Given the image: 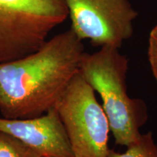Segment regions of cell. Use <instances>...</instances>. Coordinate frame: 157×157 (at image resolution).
I'll list each match as a JSON object with an SVG mask.
<instances>
[{
    "label": "cell",
    "instance_id": "6da1fadb",
    "mask_svg": "<svg viewBox=\"0 0 157 157\" xmlns=\"http://www.w3.org/2000/svg\"><path fill=\"white\" fill-rule=\"evenodd\" d=\"M84 52L82 40L70 28L32 53L0 63L2 116L32 119L55 108L78 72Z\"/></svg>",
    "mask_w": 157,
    "mask_h": 157
},
{
    "label": "cell",
    "instance_id": "7a4b0ae2",
    "mask_svg": "<svg viewBox=\"0 0 157 157\" xmlns=\"http://www.w3.org/2000/svg\"><path fill=\"white\" fill-rule=\"evenodd\" d=\"M128 69V58L111 46L101 47L93 53L84 52L78 69L101 96L116 143L126 147L140 137V129L148 118L146 103L127 93Z\"/></svg>",
    "mask_w": 157,
    "mask_h": 157
},
{
    "label": "cell",
    "instance_id": "3957f363",
    "mask_svg": "<svg viewBox=\"0 0 157 157\" xmlns=\"http://www.w3.org/2000/svg\"><path fill=\"white\" fill-rule=\"evenodd\" d=\"M68 17L65 0H0V63L35 52Z\"/></svg>",
    "mask_w": 157,
    "mask_h": 157
},
{
    "label": "cell",
    "instance_id": "277c9868",
    "mask_svg": "<svg viewBox=\"0 0 157 157\" xmlns=\"http://www.w3.org/2000/svg\"><path fill=\"white\" fill-rule=\"evenodd\" d=\"M95 90L79 72L55 105L74 157H108L109 121Z\"/></svg>",
    "mask_w": 157,
    "mask_h": 157
},
{
    "label": "cell",
    "instance_id": "5b68a950",
    "mask_svg": "<svg viewBox=\"0 0 157 157\" xmlns=\"http://www.w3.org/2000/svg\"><path fill=\"white\" fill-rule=\"evenodd\" d=\"M71 29L95 47L120 48L133 34L138 15L129 0H65Z\"/></svg>",
    "mask_w": 157,
    "mask_h": 157
},
{
    "label": "cell",
    "instance_id": "8992f818",
    "mask_svg": "<svg viewBox=\"0 0 157 157\" xmlns=\"http://www.w3.org/2000/svg\"><path fill=\"white\" fill-rule=\"evenodd\" d=\"M0 132L25 143L43 156L74 157L55 108L32 119L0 117Z\"/></svg>",
    "mask_w": 157,
    "mask_h": 157
},
{
    "label": "cell",
    "instance_id": "52a82bcc",
    "mask_svg": "<svg viewBox=\"0 0 157 157\" xmlns=\"http://www.w3.org/2000/svg\"><path fill=\"white\" fill-rule=\"evenodd\" d=\"M108 157H157V145L151 132L141 134L136 142L127 147L126 151L119 153L110 149Z\"/></svg>",
    "mask_w": 157,
    "mask_h": 157
},
{
    "label": "cell",
    "instance_id": "ba28073f",
    "mask_svg": "<svg viewBox=\"0 0 157 157\" xmlns=\"http://www.w3.org/2000/svg\"><path fill=\"white\" fill-rule=\"evenodd\" d=\"M0 157H44L25 143L0 132Z\"/></svg>",
    "mask_w": 157,
    "mask_h": 157
},
{
    "label": "cell",
    "instance_id": "9c48e42d",
    "mask_svg": "<svg viewBox=\"0 0 157 157\" xmlns=\"http://www.w3.org/2000/svg\"><path fill=\"white\" fill-rule=\"evenodd\" d=\"M148 57L152 74L157 82V24L149 34Z\"/></svg>",
    "mask_w": 157,
    "mask_h": 157
},
{
    "label": "cell",
    "instance_id": "30bf717a",
    "mask_svg": "<svg viewBox=\"0 0 157 157\" xmlns=\"http://www.w3.org/2000/svg\"><path fill=\"white\" fill-rule=\"evenodd\" d=\"M44 157H50V156H44Z\"/></svg>",
    "mask_w": 157,
    "mask_h": 157
}]
</instances>
